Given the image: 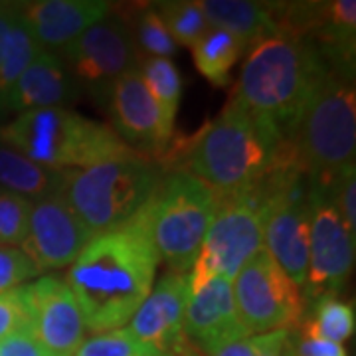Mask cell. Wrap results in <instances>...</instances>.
Here are the masks:
<instances>
[{
  "label": "cell",
  "instance_id": "cell-1",
  "mask_svg": "<svg viewBox=\"0 0 356 356\" xmlns=\"http://www.w3.org/2000/svg\"><path fill=\"white\" fill-rule=\"evenodd\" d=\"M149 202L125 226L95 236L70 266L65 283L86 331L123 329L153 289L159 254L149 228Z\"/></svg>",
  "mask_w": 356,
  "mask_h": 356
},
{
  "label": "cell",
  "instance_id": "cell-2",
  "mask_svg": "<svg viewBox=\"0 0 356 356\" xmlns=\"http://www.w3.org/2000/svg\"><path fill=\"white\" fill-rule=\"evenodd\" d=\"M321 70L323 56L309 40L277 32L248 48L229 102L280 139L289 140Z\"/></svg>",
  "mask_w": 356,
  "mask_h": 356
},
{
  "label": "cell",
  "instance_id": "cell-3",
  "mask_svg": "<svg viewBox=\"0 0 356 356\" xmlns=\"http://www.w3.org/2000/svg\"><path fill=\"white\" fill-rule=\"evenodd\" d=\"M355 65L327 60L299 123L289 137L295 166L313 182L331 186L356 156Z\"/></svg>",
  "mask_w": 356,
  "mask_h": 356
},
{
  "label": "cell",
  "instance_id": "cell-4",
  "mask_svg": "<svg viewBox=\"0 0 356 356\" xmlns=\"http://www.w3.org/2000/svg\"><path fill=\"white\" fill-rule=\"evenodd\" d=\"M285 140L234 102L206 125L188 149V170L216 196L259 186L281 163Z\"/></svg>",
  "mask_w": 356,
  "mask_h": 356
},
{
  "label": "cell",
  "instance_id": "cell-5",
  "mask_svg": "<svg viewBox=\"0 0 356 356\" xmlns=\"http://www.w3.org/2000/svg\"><path fill=\"white\" fill-rule=\"evenodd\" d=\"M0 145L54 170H77L113 159L145 156L113 127L65 107L24 111L0 127Z\"/></svg>",
  "mask_w": 356,
  "mask_h": 356
},
{
  "label": "cell",
  "instance_id": "cell-6",
  "mask_svg": "<svg viewBox=\"0 0 356 356\" xmlns=\"http://www.w3.org/2000/svg\"><path fill=\"white\" fill-rule=\"evenodd\" d=\"M161 180V165L149 156L113 159L64 170L60 196L95 238L137 216L154 196Z\"/></svg>",
  "mask_w": 356,
  "mask_h": 356
},
{
  "label": "cell",
  "instance_id": "cell-7",
  "mask_svg": "<svg viewBox=\"0 0 356 356\" xmlns=\"http://www.w3.org/2000/svg\"><path fill=\"white\" fill-rule=\"evenodd\" d=\"M216 208V192L191 172L177 170L163 177L149 202V228L159 259L170 271H191Z\"/></svg>",
  "mask_w": 356,
  "mask_h": 356
},
{
  "label": "cell",
  "instance_id": "cell-8",
  "mask_svg": "<svg viewBox=\"0 0 356 356\" xmlns=\"http://www.w3.org/2000/svg\"><path fill=\"white\" fill-rule=\"evenodd\" d=\"M261 188L264 250L303 291L309 273L311 180L293 166H280L261 182Z\"/></svg>",
  "mask_w": 356,
  "mask_h": 356
},
{
  "label": "cell",
  "instance_id": "cell-9",
  "mask_svg": "<svg viewBox=\"0 0 356 356\" xmlns=\"http://www.w3.org/2000/svg\"><path fill=\"white\" fill-rule=\"evenodd\" d=\"M264 188L218 196V208L206 232L200 254L188 271L191 287L212 277L234 281L243 264L264 250Z\"/></svg>",
  "mask_w": 356,
  "mask_h": 356
},
{
  "label": "cell",
  "instance_id": "cell-10",
  "mask_svg": "<svg viewBox=\"0 0 356 356\" xmlns=\"http://www.w3.org/2000/svg\"><path fill=\"white\" fill-rule=\"evenodd\" d=\"M236 309L248 334L287 331L303 315V291L266 250L250 257L232 281Z\"/></svg>",
  "mask_w": 356,
  "mask_h": 356
},
{
  "label": "cell",
  "instance_id": "cell-11",
  "mask_svg": "<svg viewBox=\"0 0 356 356\" xmlns=\"http://www.w3.org/2000/svg\"><path fill=\"white\" fill-rule=\"evenodd\" d=\"M311 180V178H309ZM356 234L339 214L331 186L311 180L309 191V273L305 293L313 299L334 295L353 273Z\"/></svg>",
  "mask_w": 356,
  "mask_h": 356
},
{
  "label": "cell",
  "instance_id": "cell-12",
  "mask_svg": "<svg viewBox=\"0 0 356 356\" xmlns=\"http://www.w3.org/2000/svg\"><path fill=\"white\" fill-rule=\"evenodd\" d=\"M58 56L77 86L93 89L113 86L115 79L137 70L140 62L127 20L113 10L103 20L89 26Z\"/></svg>",
  "mask_w": 356,
  "mask_h": 356
},
{
  "label": "cell",
  "instance_id": "cell-13",
  "mask_svg": "<svg viewBox=\"0 0 356 356\" xmlns=\"http://www.w3.org/2000/svg\"><path fill=\"white\" fill-rule=\"evenodd\" d=\"M28 331L51 356H74L86 341V323L64 280L44 275L22 285Z\"/></svg>",
  "mask_w": 356,
  "mask_h": 356
},
{
  "label": "cell",
  "instance_id": "cell-14",
  "mask_svg": "<svg viewBox=\"0 0 356 356\" xmlns=\"http://www.w3.org/2000/svg\"><path fill=\"white\" fill-rule=\"evenodd\" d=\"M91 240L89 229L60 194L32 202L22 250L40 273L72 266Z\"/></svg>",
  "mask_w": 356,
  "mask_h": 356
},
{
  "label": "cell",
  "instance_id": "cell-15",
  "mask_svg": "<svg viewBox=\"0 0 356 356\" xmlns=\"http://www.w3.org/2000/svg\"><path fill=\"white\" fill-rule=\"evenodd\" d=\"M113 131L131 149L151 159L165 153L175 135V121L168 119L147 89L139 70H131L111 86Z\"/></svg>",
  "mask_w": 356,
  "mask_h": 356
},
{
  "label": "cell",
  "instance_id": "cell-16",
  "mask_svg": "<svg viewBox=\"0 0 356 356\" xmlns=\"http://www.w3.org/2000/svg\"><path fill=\"white\" fill-rule=\"evenodd\" d=\"M182 331L208 356L226 344L250 337L236 309L232 281L212 277L191 287Z\"/></svg>",
  "mask_w": 356,
  "mask_h": 356
},
{
  "label": "cell",
  "instance_id": "cell-17",
  "mask_svg": "<svg viewBox=\"0 0 356 356\" xmlns=\"http://www.w3.org/2000/svg\"><path fill=\"white\" fill-rule=\"evenodd\" d=\"M188 295V273L168 271L131 317L127 331L139 343L153 346L161 355H165L166 350H175L184 337L182 325Z\"/></svg>",
  "mask_w": 356,
  "mask_h": 356
},
{
  "label": "cell",
  "instance_id": "cell-18",
  "mask_svg": "<svg viewBox=\"0 0 356 356\" xmlns=\"http://www.w3.org/2000/svg\"><path fill=\"white\" fill-rule=\"evenodd\" d=\"M111 10V2L105 0H40L22 4V16L40 48L51 54H60Z\"/></svg>",
  "mask_w": 356,
  "mask_h": 356
},
{
  "label": "cell",
  "instance_id": "cell-19",
  "mask_svg": "<svg viewBox=\"0 0 356 356\" xmlns=\"http://www.w3.org/2000/svg\"><path fill=\"white\" fill-rule=\"evenodd\" d=\"M77 91V83L58 54L42 50L36 60L18 77L0 107L10 111H32L46 107H62Z\"/></svg>",
  "mask_w": 356,
  "mask_h": 356
},
{
  "label": "cell",
  "instance_id": "cell-20",
  "mask_svg": "<svg viewBox=\"0 0 356 356\" xmlns=\"http://www.w3.org/2000/svg\"><path fill=\"white\" fill-rule=\"evenodd\" d=\"M198 4L210 28H220L238 36L248 48L280 32L269 4L250 0H202Z\"/></svg>",
  "mask_w": 356,
  "mask_h": 356
},
{
  "label": "cell",
  "instance_id": "cell-21",
  "mask_svg": "<svg viewBox=\"0 0 356 356\" xmlns=\"http://www.w3.org/2000/svg\"><path fill=\"white\" fill-rule=\"evenodd\" d=\"M62 172L30 161L22 153L0 145V188L10 191L30 202L60 194Z\"/></svg>",
  "mask_w": 356,
  "mask_h": 356
},
{
  "label": "cell",
  "instance_id": "cell-22",
  "mask_svg": "<svg viewBox=\"0 0 356 356\" xmlns=\"http://www.w3.org/2000/svg\"><path fill=\"white\" fill-rule=\"evenodd\" d=\"M245 50V42L238 36L220 28H208L202 38L192 46V60L200 76L212 86L224 88L229 83L232 70Z\"/></svg>",
  "mask_w": 356,
  "mask_h": 356
},
{
  "label": "cell",
  "instance_id": "cell-23",
  "mask_svg": "<svg viewBox=\"0 0 356 356\" xmlns=\"http://www.w3.org/2000/svg\"><path fill=\"white\" fill-rule=\"evenodd\" d=\"M42 48L34 38L30 26L22 16V4L14 16L10 30L4 40L2 58H0V103L8 95V91L26 72V67L36 60Z\"/></svg>",
  "mask_w": 356,
  "mask_h": 356
},
{
  "label": "cell",
  "instance_id": "cell-24",
  "mask_svg": "<svg viewBox=\"0 0 356 356\" xmlns=\"http://www.w3.org/2000/svg\"><path fill=\"white\" fill-rule=\"evenodd\" d=\"M355 309L334 295L318 297L313 305V313L301 327L303 337L323 339L343 344L355 334Z\"/></svg>",
  "mask_w": 356,
  "mask_h": 356
},
{
  "label": "cell",
  "instance_id": "cell-25",
  "mask_svg": "<svg viewBox=\"0 0 356 356\" xmlns=\"http://www.w3.org/2000/svg\"><path fill=\"white\" fill-rule=\"evenodd\" d=\"M140 77L168 119L175 121L182 97V77L168 58H143Z\"/></svg>",
  "mask_w": 356,
  "mask_h": 356
},
{
  "label": "cell",
  "instance_id": "cell-26",
  "mask_svg": "<svg viewBox=\"0 0 356 356\" xmlns=\"http://www.w3.org/2000/svg\"><path fill=\"white\" fill-rule=\"evenodd\" d=\"M156 10L177 46L180 44L184 48H192L210 28L200 4L194 0L161 2L156 4Z\"/></svg>",
  "mask_w": 356,
  "mask_h": 356
},
{
  "label": "cell",
  "instance_id": "cell-27",
  "mask_svg": "<svg viewBox=\"0 0 356 356\" xmlns=\"http://www.w3.org/2000/svg\"><path fill=\"white\" fill-rule=\"evenodd\" d=\"M131 34L135 40L137 50L145 51L147 58H168L177 54V44L172 42L168 30L165 28V22L161 18V14L156 10V4H145L135 10V18Z\"/></svg>",
  "mask_w": 356,
  "mask_h": 356
},
{
  "label": "cell",
  "instance_id": "cell-28",
  "mask_svg": "<svg viewBox=\"0 0 356 356\" xmlns=\"http://www.w3.org/2000/svg\"><path fill=\"white\" fill-rule=\"evenodd\" d=\"M153 346L139 343L127 329L102 332L83 341L74 356H159Z\"/></svg>",
  "mask_w": 356,
  "mask_h": 356
},
{
  "label": "cell",
  "instance_id": "cell-29",
  "mask_svg": "<svg viewBox=\"0 0 356 356\" xmlns=\"http://www.w3.org/2000/svg\"><path fill=\"white\" fill-rule=\"evenodd\" d=\"M32 202L0 188V245H22L28 234Z\"/></svg>",
  "mask_w": 356,
  "mask_h": 356
},
{
  "label": "cell",
  "instance_id": "cell-30",
  "mask_svg": "<svg viewBox=\"0 0 356 356\" xmlns=\"http://www.w3.org/2000/svg\"><path fill=\"white\" fill-rule=\"evenodd\" d=\"M40 275L38 267L22 248L0 245V295L18 289L24 281Z\"/></svg>",
  "mask_w": 356,
  "mask_h": 356
},
{
  "label": "cell",
  "instance_id": "cell-31",
  "mask_svg": "<svg viewBox=\"0 0 356 356\" xmlns=\"http://www.w3.org/2000/svg\"><path fill=\"white\" fill-rule=\"evenodd\" d=\"M331 196L334 206L348 229L356 234V168L346 166L331 184Z\"/></svg>",
  "mask_w": 356,
  "mask_h": 356
},
{
  "label": "cell",
  "instance_id": "cell-32",
  "mask_svg": "<svg viewBox=\"0 0 356 356\" xmlns=\"http://www.w3.org/2000/svg\"><path fill=\"white\" fill-rule=\"evenodd\" d=\"M20 287L0 295V341H4L8 334L20 331V329H28Z\"/></svg>",
  "mask_w": 356,
  "mask_h": 356
},
{
  "label": "cell",
  "instance_id": "cell-33",
  "mask_svg": "<svg viewBox=\"0 0 356 356\" xmlns=\"http://www.w3.org/2000/svg\"><path fill=\"white\" fill-rule=\"evenodd\" d=\"M0 356H51L36 337L28 329L8 334L4 341H0Z\"/></svg>",
  "mask_w": 356,
  "mask_h": 356
},
{
  "label": "cell",
  "instance_id": "cell-34",
  "mask_svg": "<svg viewBox=\"0 0 356 356\" xmlns=\"http://www.w3.org/2000/svg\"><path fill=\"white\" fill-rule=\"evenodd\" d=\"M293 356H348L343 344L313 339V337H299L297 344L293 346Z\"/></svg>",
  "mask_w": 356,
  "mask_h": 356
},
{
  "label": "cell",
  "instance_id": "cell-35",
  "mask_svg": "<svg viewBox=\"0 0 356 356\" xmlns=\"http://www.w3.org/2000/svg\"><path fill=\"white\" fill-rule=\"evenodd\" d=\"M254 356H293L289 331H273L259 334V344Z\"/></svg>",
  "mask_w": 356,
  "mask_h": 356
},
{
  "label": "cell",
  "instance_id": "cell-36",
  "mask_svg": "<svg viewBox=\"0 0 356 356\" xmlns=\"http://www.w3.org/2000/svg\"><path fill=\"white\" fill-rule=\"evenodd\" d=\"M257 344H259V334H254V337H248L242 341L226 344L224 348H220L212 356H254Z\"/></svg>",
  "mask_w": 356,
  "mask_h": 356
},
{
  "label": "cell",
  "instance_id": "cell-37",
  "mask_svg": "<svg viewBox=\"0 0 356 356\" xmlns=\"http://www.w3.org/2000/svg\"><path fill=\"white\" fill-rule=\"evenodd\" d=\"M20 4H0V58H2V48H4V40L10 30L14 16L18 13Z\"/></svg>",
  "mask_w": 356,
  "mask_h": 356
},
{
  "label": "cell",
  "instance_id": "cell-38",
  "mask_svg": "<svg viewBox=\"0 0 356 356\" xmlns=\"http://www.w3.org/2000/svg\"><path fill=\"white\" fill-rule=\"evenodd\" d=\"M159 356H168V355H159Z\"/></svg>",
  "mask_w": 356,
  "mask_h": 356
}]
</instances>
